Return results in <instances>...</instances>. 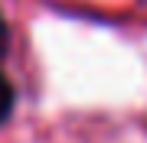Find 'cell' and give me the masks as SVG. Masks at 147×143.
<instances>
[{"label":"cell","mask_w":147,"mask_h":143,"mask_svg":"<svg viewBox=\"0 0 147 143\" xmlns=\"http://www.w3.org/2000/svg\"><path fill=\"white\" fill-rule=\"evenodd\" d=\"M7 49H10V26H7L3 13H0V59L7 55Z\"/></svg>","instance_id":"obj_2"},{"label":"cell","mask_w":147,"mask_h":143,"mask_svg":"<svg viewBox=\"0 0 147 143\" xmlns=\"http://www.w3.org/2000/svg\"><path fill=\"white\" fill-rule=\"evenodd\" d=\"M13 104H16V91H13V85H10V78H7L3 72H0V127H3L7 120H10Z\"/></svg>","instance_id":"obj_1"}]
</instances>
